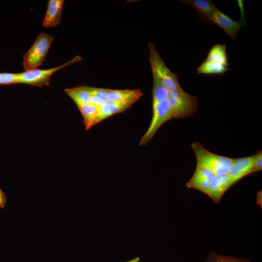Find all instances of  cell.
<instances>
[{"label":"cell","mask_w":262,"mask_h":262,"mask_svg":"<svg viewBox=\"0 0 262 262\" xmlns=\"http://www.w3.org/2000/svg\"><path fill=\"white\" fill-rule=\"evenodd\" d=\"M215 175L214 173L203 166L197 165L196 170L186 186L206 194L210 183Z\"/></svg>","instance_id":"cell-8"},{"label":"cell","mask_w":262,"mask_h":262,"mask_svg":"<svg viewBox=\"0 0 262 262\" xmlns=\"http://www.w3.org/2000/svg\"><path fill=\"white\" fill-rule=\"evenodd\" d=\"M105 103V102L104 101L94 96H91L89 103L90 104H92L98 108L101 106L103 105Z\"/></svg>","instance_id":"cell-25"},{"label":"cell","mask_w":262,"mask_h":262,"mask_svg":"<svg viewBox=\"0 0 262 262\" xmlns=\"http://www.w3.org/2000/svg\"><path fill=\"white\" fill-rule=\"evenodd\" d=\"M211 23L221 28L233 39H235L240 29L244 26L240 22L233 20L218 9L213 14Z\"/></svg>","instance_id":"cell-9"},{"label":"cell","mask_w":262,"mask_h":262,"mask_svg":"<svg viewBox=\"0 0 262 262\" xmlns=\"http://www.w3.org/2000/svg\"><path fill=\"white\" fill-rule=\"evenodd\" d=\"M205 61L228 66L226 46L225 44H215L210 50Z\"/></svg>","instance_id":"cell-14"},{"label":"cell","mask_w":262,"mask_h":262,"mask_svg":"<svg viewBox=\"0 0 262 262\" xmlns=\"http://www.w3.org/2000/svg\"><path fill=\"white\" fill-rule=\"evenodd\" d=\"M80 89L88 93L91 96L98 98L106 102L108 100L107 88H97L90 86H79Z\"/></svg>","instance_id":"cell-20"},{"label":"cell","mask_w":262,"mask_h":262,"mask_svg":"<svg viewBox=\"0 0 262 262\" xmlns=\"http://www.w3.org/2000/svg\"><path fill=\"white\" fill-rule=\"evenodd\" d=\"M234 183L228 174L215 175L210 183L206 195L215 202L219 203L223 195Z\"/></svg>","instance_id":"cell-7"},{"label":"cell","mask_w":262,"mask_h":262,"mask_svg":"<svg viewBox=\"0 0 262 262\" xmlns=\"http://www.w3.org/2000/svg\"><path fill=\"white\" fill-rule=\"evenodd\" d=\"M143 95L141 91L135 89H107L108 100L134 103Z\"/></svg>","instance_id":"cell-13"},{"label":"cell","mask_w":262,"mask_h":262,"mask_svg":"<svg viewBox=\"0 0 262 262\" xmlns=\"http://www.w3.org/2000/svg\"><path fill=\"white\" fill-rule=\"evenodd\" d=\"M112 115L105 102L103 105L98 108V115L96 123H98Z\"/></svg>","instance_id":"cell-23"},{"label":"cell","mask_w":262,"mask_h":262,"mask_svg":"<svg viewBox=\"0 0 262 262\" xmlns=\"http://www.w3.org/2000/svg\"><path fill=\"white\" fill-rule=\"evenodd\" d=\"M112 115L121 113L129 108L132 103L108 100L106 102Z\"/></svg>","instance_id":"cell-21"},{"label":"cell","mask_w":262,"mask_h":262,"mask_svg":"<svg viewBox=\"0 0 262 262\" xmlns=\"http://www.w3.org/2000/svg\"><path fill=\"white\" fill-rule=\"evenodd\" d=\"M7 197L4 192L0 188V208L4 209L6 205Z\"/></svg>","instance_id":"cell-26"},{"label":"cell","mask_w":262,"mask_h":262,"mask_svg":"<svg viewBox=\"0 0 262 262\" xmlns=\"http://www.w3.org/2000/svg\"><path fill=\"white\" fill-rule=\"evenodd\" d=\"M229 69L227 66L205 60L196 68V71L199 74H221Z\"/></svg>","instance_id":"cell-17"},{"label":"cell","mask_w":262,"mask_h":262,"mask_svg":"<svg viewBox=\"0 0 262 262\" xmlns=\"http://www.w3.org/2000/svg\"><path fill=\"white\" fill-rule=\"evenodd\" d=\"M83 119V123L86 130H88L97 124L98 115V107L90 104L78 108Z\"/></svg>","instance_id":"cell-15"},{"label":"cell","mask_w":262,"mask_h":262,"mask_svg":"<svg viewBox=\"0 0 262 262\" xmlns=\"http://www.w3.org/2000/svg\"><path fill=\"white\" fill-rule=\"evenodd\" d=\"M152 75V106H154L167 99L169 92L163 86L157 77Z\"/></svg>","instance_id":"cell-16"},{"label":"cell","mask_w":262,"mask_h":262,"mask_svg":"<svg viewBox=\"0 0 262 262\" xmlns=\"http://www.w3.org/2000/svg\"><path fill=\"white\" fill-rule=\"evenodd\" d=\"M181 1L194 7L197 11L201 21L205 23H211V18L217 9L209 0H185Z\"/></svg>","instance_id":"cell-12"},{"label":"cell","mask_w":262,"mask_h":262,"mask_svg":"<svg viewBox=\"0 0 262 262\" xmlns=\"http://www.w3.org/2000/svg\"><path fill=\"white\" fill-rule=\"evenodd\" d=\"M191 146L196 155L197 165L208 168L215 175L229 173L234 159L214 154L198 142L193 143Z\"/></svg>","instance_id":"cell-1"},{"label":"cell","mask_w":262,"mask_h":262,"mask_svg":"<svg viewBox=\"0 0 262 262\" xmlns=\"http://www.w3.org/2000/svg\"><path fill=\"white\" fill-rule=\"evenodd\" d=\"M18 73H0V85L18 83Z\"/></svg>","instance_id":"cell-22"},{"label":"cell","mask_w":262,"mask_h":262,"mask_svg":"<svg viewBox=\"0 0 262 262\" xmlns=\"http://www.w3.org/2000/svg\"><path fill=\"white\" fill-rule=\"evenodd\" d=\"M65 92L74 101L78 108L90 103L91 96L78 87L66 88Z\"/></svg>","instance_id":"cell-18"},{"label":"cell","mask_w":262,"mask_h":262,"mask_svg":"<svg viewBox=\"0 0 262 262\" xmlns=\"http://www.w3.org/2000/svg\"><path fill=\"white\" fill-rule=\"evenodd\" d=\"M169 102L173 118H185L192 116L198 109V101L184 90L169 92Z\"/></svg>","instance_id":"cell-3"},{"label":"cell","mask_w":262,"mask_h":262,"mask_svg":"<svg viewBox=\"0 0 262 262\" xmlns=\"http://www.w3.org/2000/svg\"><path fill=\"white\" fill-rule=\"evenodd\" d=\"M140 261V258L139 257H135L131 260L125 261L124 262H139Z\"/></svg>","instance_id":"cell-28"},{"label":"cell","mask_w":262,"mask_h":262,"mask_svg":"<svg viewBox=\"0 0 262 262\" xmlns=\"http://www.w3.org/2000/svg\"><path fill=\"white\" fill-rule=\"evenodd\" d=\"M173 119L168 99L152 106V119L146 133L140 140L139 145L146 146L153 138L158 130L165 122Z\"/></svg>","instance_id":"cell-6"},{"label":"cell","mask_w":262,"mask_h":262,"mask_svg":"<svg viewBox=\"0 0 262 262\" xmlns=\"http://www.w3.org/2000/svg\"><path fill=\"white\" fill-rule=\"evenodd\" d=\"M80 59L81 57L78 56L62 65L55 67L47 69L34 68L19 73L18 83L27 84L37 87L48 85L53 74L70 64L80 61Z\"/></svg>","instance_id":"cell-5"},{"label":"cell","mask_w":262,"mask_h":262,"mask_svg":"<svg viewBox=\"0 0 262 262\" xmlns=\"http://www.w3.org/2000/svg\"><path fill=\"white\" fill-rule=\"evenodd\" d=\"M149 50V60L152 74L156 75L163 86L169 92L181 91L177 74L172 72L165 65L154 45L148 44Z\"/></svg>","instance_id":"cell-2"},{"label":"cell","mask_w":262,"mask_h":262,"mask_svg":"<svg viewBox=\"0 0 262 262\" xmlns=\"http://www.w3.org/2000/svg\"><path fill=\"white\" fill-rule=\"evenodd\" d=\"M262 169V150L258 151L255 154L253 173L261 171Z\"/></svg>","instance_id":"cell-24"},{"label":"cell","mask_w":262,"mask_h":262,"mask_svg":"<svg viewBox=\"0 0 262 262\" xmlns=\"http://www.w3.org/2000/svg\"><path fill=\"white\" fill-rule=\"evenodd\" d=\"M254 160L255 154L249 157L234 159L228 174L236 183L244 177L253 173Z\"/></svg>","instance_id":"cell-10"},{"label":"cell","mask_w":262,"mask_h":262,"mask_svg":"<svg viewBox=\"0 0 262 262\" xmlns=\"http://www.w3.org/2000/svg\"><path fill=\"white\" fill-rule=\"evenodd\" d=\"M256 203L262 208V190L259 191L256 196Z\"/></svg>","instance_id":"cell-27"},{"label":"cell","mask_w":262,"mask_h":262,"mask_svg":"<svg viewBox=\"0 0 262 262\" xmlns=\"http://www.w3.org/2000/svg\"><path fill=\"white\" fill-rule=\"evenodd\" d=\"M53 37L45 33H40L30 49L23 55V66L25 71L36 68L44 61Z\"/></svg>","instance_id":"cell-4"},{"label":"cell","mask_w":262,"mask_h":262,"mask_svg":"<svg viewBox=\"0 0 262 262\" xmlns=\"http://www.w3.org/2000/svg\"><path fill=\"white\" fill-rule=\"evenodd\" d=\"M64 0H49L42 25L47 28L54 27L60 22Z\"/></svg>","instance_id":"cell-11"},{"label":"cell","mask_w":262,"mask_h":262,"mask_svg":"<svg viewBox=\"0 0 262 262\" xmlns=\"http://www.w3.org/2000/svg\"><path fill=\"white\" fill-rule=\"evenodd\" d=\"M204 262H251V261L246 259L222 255L214 251H211Z\"/></svg>","instance_id":"cell-19"}]
</instances>
